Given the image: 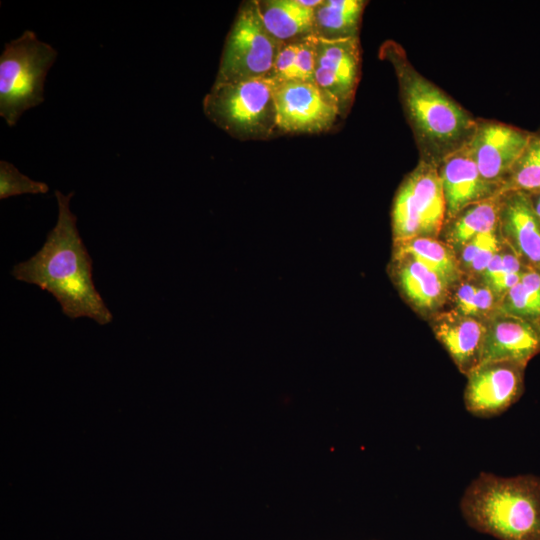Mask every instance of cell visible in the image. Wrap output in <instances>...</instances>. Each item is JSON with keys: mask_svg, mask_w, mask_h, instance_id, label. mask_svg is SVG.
<instances>
[{"mask_svg": "<svg viewBox=\"0 0 540 540\" xmlns=\"http://www.w3.org/2000/svg\"><path fill=\"white\" fill-rule=\"evenodd\" d=\"M73 194L55 190L58 206L55 226L40 250L28 260L16 263L11 275L50 293L68 318L85 317L107 325L113 315L93 281V261L79 234L77 217L70 208Z\"/></svg>", "mask_w": 540, "mask_h": 540, "instance_id": "6da1fadb", "label": "cell"}, {"mask_svg": "<svg viewBox=\"0 0 540 540\" xmlns=\"http://www.w3.org/2000/svg\"><path fill=\"white\" fill-rule=\"evenodd\" d=\"M379 56L394 69L400 101L413 133L419 161L438 167L448 156L469 143L477 118L418 72L397 42H384Z\"/></svg>", "mask_w": 540, "mask_h": 540, "instance_id": "7a4b0ae2", "label": "cell"}, {"mask_svg": "<svg viewBox=\"0 0 540 540\" xmlns=\"http://www.w3.org/2000/svg\"><path fill=\"white\" fill-rule=\"evenodd\" d=\"M460 511L467 525L497 540H540V477L481 472L466 487Z\"/></svg>", "mask_w": 540, "mask_h": 540, "instance_id": "3957f363", "label": "cell"}, {"mask_svg": "<svg viewBox=\"0 0 540 540\" xmlns=\"http://www.w3.org/2000/svg\"><path fill=\"white\" fill-rule=\"evenodd\" d=\"M57 54L31 30L5 44L0 56V116L9 127L44 102L46 76Z\"/></svg>", "mask_w": 540, "mask_h": 540, "instance_id": "277c9868", "label": "cell"}, {"mask_svg": "<svg viewBox=\"0 0 540 540\" xmlns=\"http://www.w3.org/2000/svg\"><path fill=\"white\" fill-rule=\"evenodd\" d=\"M274 88L270 77L214 82L203 99V111L235 138L266 139L277 131Z\"/></svg>", "mask_w": 540, "mask_h": 540, "instance_id": "5b68a950", "label": "cell"}, {"mask_svg": "<svg viewBox=\"0 0 540 540\" xmlns=\"http://www.w3.org/2000/svg\"><path fill=\"white\" fill-rule=\"evenodd\" d=\"M282 45L267 30L258 1L242 3L227 35L215 83L270 77Z\"/></svg>", "mask_w": 540, "mask_h": 540, "instance_id": "8992f818", "label": "cell"}, {"mask_svg": "<svg viewBox=\"0 0 540 540\" xmlns=\"http://www.w3.org/2000/svg\"><path fill=\"white\" fill-rule=\"evenodd\" d=\"M391 216L395 242L440 235L446 204L437 166L418 162L399 186Z\"/></svg>", "mask_w": 540, "mask_h": 540, "instance_id": "52a82bcc", "label": "cell"}, {"mask_svg": "<svg viewBox=\"0 0 540 540\" xmlns=\"http://www.w3.org/2000/svg\"><path fill=\"white\" fill-rule=\"evenodd\" d=\"M274 101L277 130L285 133L323 132L341 116L337 103L314 82L275 81Z\"/></svg>", "mask_w": 540, "mask_h": 540, "instance_id": "ba28073f", "label": "cell"}, {"mask_svg": "<svg viewBox=\"0 0 540 540\" xmlns=\"http://www.w3.org/2000/svg\"><path fill=\"white\" fill-rule=\"evenodd\" d=\"M525 368V365L510 361L479 364L467 375L466 410L479 418H491L505 412L524 392Z\"/></svg>", "mask_w": 540, "mask_h": 540, "instance_id": "9c48e42d", "label": "cell"}, {"mask_svg": "<svg viewBox=\"0 0 540 540\" xmlns=\"http://www.w3.org/2000/svg\"><path fill=\"white\" fill-rule=\"evenodd\" d=\"M361 71L359 37L327 39L316 36L314 83L348 112L357 90Z\"/></svg>", "mask_w": 540, "mask_h": 540, "instance_id": "30bf717a", "label": "cell"}, {"mask_svg": "<svg viewBox=\"0 0 540 540\" xmlns=\"http://www.w3.org/2000/svg\"><path fill=\"white\" fill-rule=\"evenodd\" d=\"M531 132L497 120L477 118L468 148L481 176L499 188Z\"/></svg>", "mask_w": 540, "mask_h": 540, "instance_id": "8fae6325", "label": "cell"}, {"mask_svg": "<svg viewBox=\"0 0 540 540\" xmlns=\"http://www.w3.org/2000/svg\"><path fill=\"white\" fill-rule=\"evenodd\" d=\"M486 324L481 363L510 361L527 366L540 353L539 324L499 310Z\"/></svg>", "mask_w": 540, "mask_h": 540, "instance_id": "7c38bea8", "label": "cell"}, {"mask_svg": "<svg viewBox=\"0 0 540 540\" xmlns=\"http://www.w3.org/2000/svg\"><path fill=\"white\" fill-rule=\"evenodd\" d=\"M438 173L446 204V219L464 208L499 195V188L487 182L472 158L468 144L448 156Z\"/></svg>", "mask_w": 540, "mask_h": 540, "instance_id": "4fadbf2b", "label": "cell"}, {"mask_svg": "<svg viewBox=\"0 0 540 540\" xmlns=\"http://www.w3.org/2000/svg\"><path fill=\"white\" fill-rule=\"evenodd\" d=\"M499 232L527 267L540 271V223L529 195L523 192L500 194Z\"/></svg>", "mask_w": 540, "mask_h": 540, "instance_id": "5bb4252c", "label": "cell"}, {"mask_svg": "<svg viewBox=\"0 0 540 540\" xmlns=\"http://www.w3.org/2000/svg\"><path fill=\"white\" fill-rule=\"evenodd\" d=\"M486 330V322L456 310L438 315L433 322L435 336L466 376L481 363Z\"/></svg>", "mask_w": 540, "mask_h": 540, "instance_id": "9a60e30c", "label": "cell"}, {"mask_svg": "<svg viewBox=\"0 0 540 540\" xmlns=\"http://www.w3.org/2000/svg\"><path fill=\"white\" fill-rule=\"evenodd\" d=\"M395 275L402 293L423 313L437 311L450 286L438 274L408 256H395Z\"/></svg>", "mask_w": 540, "mask_h": 540, "instance_id": "2e32d148", "label": "cell"}, {"mask_svg": "<svg viewBox=\"0 0 540 540\" xmlns=\"http://www.w3.org/2000/svg\"><path fill=\"white\" fill-rule=\"evenodd\" d=\"M500 194L472 204L445 220L440 234L455 253L473 238L499 228Z\"/></svg>", "mask_w": 540, "mask_h": 540, "instance_id": "e0dca14e", "label": "cell"}, {"mask_svg": "<svg viewBox=\"0 0 540 540\" xmlns=\"http://www.w3.org/2000/svg\"><path fill=\"white\" fill-rule=\"evenodd\" d=\"M269 33L282 43L314 35V10L300 0L258 1Z\"/></svg>", "mask_w": 540, "mask_h": 540, "instance_id": "ac0fdd59", "label": "cell"}, {"mask_svg": "<svg viewBox=\"0 0 540 540\" xmlns=\"http://www.w3.org/2000/svg\"><path fill=\"white\" fill-rule=\"evenodd\" d=\"M395 256H408L438 274L449 286L460 279L462 270L455 251L437 237H414L396 241Z\"/></svg>", "mask_w": 540, "mask_h": 540, "instance_id": "d6986e66", "label": "cell"}, {"mask_svg": "<svg viewBox=\"0 0 540 540\" xmlns=\"http://www.w3.org/2000/svg\"><path fill=\"white\" fill-rule=\"evenodd\" d=\"M364 0H322L314 10V35L327 39L359 37Z\"/></svg>", "mask_w": 540, "mask_h": 540, "instance_id": "ffe728a7", "label": "cell"}, {"mask_svg": "<svg viewBox=\"0 0 540 540\" xmlns=\"http://www.w3.org/2000/svg\"><path fill=\"white\" fill-rule=\"evenodd\" d=\"M498 310L540 325V271L526 266L519 282L501 297Z\"/></svg>", "mask_w": 540, "mask_h": 540, "instance_id": "44dd1931", "label": "cell"}, {"mask_svg": "<svg viewBox=\"0 0 540 540\" xmlns=\"http://www.w3.org/2000/svg\"><path fill=\"white\" fill-rule=\"evenodd\" d=\"M512 191L540 192V130L531 132L522 153L502 182L499 194Z\"/></svg>", "mask_w": 540, "mask_h": 540, "instance_id": "7402d4cb", "label": "cell"}, {"mask_svg": "<svg viewBox=\"0 0 540 540\" xmlns=\"http://www.w3.org/2000/svg\"><path fill=\"white\" fill-rule=\"evenodd\" d=\"M49 186L21 173L12 163L0 161V199L23 194H45Z\"/></svg>", "mask_w": 540, "mask_h": 540, "instance_id": "603a6c76", "label": "cell"}, {"mask_svg": "<svg viewBox=\"0 0 540 540\" xmlns=\"http://www.w3.org/2000/svg\"><path fill=\"white\" fill-rule=\"evenodd\" d=\"M315 48V35H309L300 39L294 63L282 81L298 80L314 82Z\"/></svg>", "mask_w": 540, "mask_h": 540, "instance_id": "cb8c5ba5", "label": "cell"}, {"mask_svg": "<svg viewBox=\"0 0 540 540\" xmlns=\"http://www.w3.org/2000/svg\"><path fill=\"white\" fill-rule=\"evenodd\" d=\"M499 234V228L493 231L483 233L468 243H466L458 252L457 256L461 270H467L478 252L487 244L492 238Z\"/></svg>", "mask_w": 540, "mask_h": 540, "instance_id": "d4e9b609", "label": "cell"}, {"mask_svg": "<svg viewBox=\"0 0 540 540\" xmlns=\"http://www.w3.org/2000/svg\"><path fill=\"white\" fill-rule=\"evenodd\" d=\"M477 285L461 282L454 294L455 310L463 315L475 317L474 301Z\"/></svg>", "mask_w": 540, "mask_h": 540, "instance_id": "484cf974", "label": "cell"}, {"mask_svg": "<svg viewBox=\"0 0 540 540\" xmlns=\"http://www.w3.org/2000/svg\"><path fill=\"white\" fill-rule=\"evenodd\" d=\"M503 274H505V270L503 263V254L500 247L499 251L491 259L481 276L483 278L484 284L491 287Z\"/></svg>", "mask_w": 540, "mask_h": 540, "instance_id": "4316f807", "label": "cell"}, {"mask_svg": "<svg viewBox=\"0 0 540 540\" xmlns=\"http://www.w3.org/2000/svg\"><path fill=\"white\" fill-rule=\"evenodd\" d=\"M530 198V202L533 208V211L540 223V192L528 194Z\"/></svg>", "mask_w": 540, "mask_h": 540, "instance_id": "83f0119b", "label": "cell"}]
</instances>
